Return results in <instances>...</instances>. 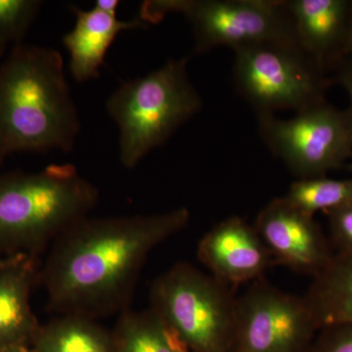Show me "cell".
Wrapping results in <instances>:
<instances>
[{
    "label": "cell",
    "mask_w": 352,
    "mask_h": 352,
    "mask_svg": "<svg viewBox=\"0 0 352 352\" xmlns=\"http://www.w3.org/2000/svg\"><path fill=\"white\" fill-rule=\"evenodd\" d=\"M98 200V189L74 164L0 173V256L38 258Z\"/></svg>",
    "instance_id": "cell-3"
},
{
    "label": "cell",
    "mask_w": 352,
    "mask_h": 352,
    "mask_svg": "<svg viewBox=\"0 0 352 352\" xmlns=\"http://www.w3.org/2000/svg\"><path fill=\"white\" fill-rule=\"evenodd\" d=\"M322 69L298 44L259 43L235 50L236 85L258 115L298 113L324 102Z\"/></svg>",
    "instance_id": "cell-7"
},
{
    "label": "cell",
    "mask_w": 352,
    "mask_h": 352,
    "mask_svg": "<svg viewBox=\"0 0 352 352\" xmlns=\"http://www.w3.org/2000/svg\"><path fill=\"white\" fill-rule=\"evenodd\" d=\"M305 296L319 331L352 323V256L335 252Z\"/></svg>",
    "instance_id": "cell-15"
},
{
    "label": "cell",
    "mask_w": 352,
    "mask_h": 352,
    "mask_svg": "<svg viewBox=\"0 0 352 352\" xmlns=\"http://www.w3.org/2000/svg\"><path fill=\"white\" fill-rule=\"evenodd\" d=\"M150 310L175 329L193 352H233L237 296L228 285L188 263L155 279Z\"/></svg>",
    "instance_id": "cell-5"
},
{
    "label": "cell",
    "mask_w": 352,
    "mask_h": 352,
    "mask_svg": "<svg viewBox=\"0 0 352 352\" xmlns=\"http://www.w3.org/2000/svg\"><path fill=\"white\" fill-rule=\"evenodd\" d=\"M112 333L113 352H173L150 309L136 312L129 308L120 314Z\"/></svg>",
    "instance_id": "cell-18"
},
{
    "label": "cell",
    "mask_w": 352,
    "mask_h": 352,
    "mask_svg": "<svg viewBox=\"0 0 352 352\" xmlns=\"http://www.w3.org/2000/svg\"><path fill=\"white\" fill-rule=\"evenodd\" d=\"M318 332L305 296L264 278L237 298L233 352H307Z\"/></svg>",
    "instance_id": "cell-9"
},
{
    "label": "cell",
    "mask_w": 352,
    "mask_h": 352,
    "mask_svg": "<svg viewBox=\"0 0 352 352\" xmlns=\"http://www.w3.org/2000/svg\"><path fill=\"white\" fill-rule=\"evenodd\" d=\"M171 12L182 14L191 23L196 53L217 46L236 50L259 43L298 44L285 1L149 0L141 4L139 19L156 24Z\"/></svg>",
    "instance_id": "cell-6"
},
{
    "label": "cell",
    "mask_w": 352,
    "mask_h": 352,
    "mask_svg": "<svg viewBox=\"0 0 352 352\" xmlns=\"http://www.w3.org/2000/svg\"><path fill=\"white\" fill-rule=\"evenodd\" d=\"M41 0H0V57L22 39L38 17Z\"/></svg>",
    "instance_id": "cell-19"
},
{
    "label": "cell",
    "mask_w": 352,
    "mask_h": 352,
    "mask_svg": "<svg viewBox=\"0 0 352 352\" xmlns=\"http://www.w3.org/2000/svg\"><path fill=\"white\" fill-rule=\"evenodd\" d=\"M351 3L346 0L285 1L298 45L322 69L331 58L344 52Z\"/></svg>",
    "instance_id": "cell-13"
},
{
    "label": "cell",
    "mask_w": 352,
    "mask_h": 352,
    "mask_svg": "<svg viewBox=\"0 0 352 352\" xmlns=\"http://www.w3.org/2000/svg\"><path fill=\"white\" fill-rule=\"evenodd\" d=\"M307 352H352V323L321 329Z\"/></svg>",
    "instance_id": "cell-21"
},
{
    "label": "cell",
    "mask_w": 352,
    "mask_h": 352,
    "mask_svg": "<svg viewBox=\"0 0 352 352\" xmlns=\"http://www.w3.org/2000/svg\"><path fill=\"white\" fill-rule=\"evenodd\" d=\"M76 24L62 38L69 55V71L76 82H85L100 76L106 55L118 34L129 30L143 29L147 24L138 18L120 21L117 15L97 8L82 10L72 6Z\"/></svg>",
    "instance_id": "cell-12"
},
{
    "label": "cell",
    "mask_w": 352,
    "mask_h": 352,
    "mask_svg": "<svg viewBox=\"0 0 352 352\" xmlns=\"http://www.w3.org/2000/svg\"><path fill=\"white\" fill-rule=\"evenodd\" d=\"M80 131L59 51L21 43L0 66V164L16 153H69Z\"/></svg>",
    "instance_id": "cell-2"
},
{
    "label": "cell",
    "mask_w": 352,
    "mask_h": 352,
    "mask_svg": "<svg viewBox=\"0 0 352 352\" xmlns=\"http://www.w3.org/2000/svg\"><path fill=\"white\" fill-rule=\"evenodd\" d=\"M254 228L274 264L315 277L332 261L330 240L314 217L305 214L285 199L275 198L261 210Z\"/></svg>",
    "instance_id": "cell-10"
},
{
    "label": "cell",
    "mask_w": 352,
    "mask_h": 352,
    "mask_svg": "<svg viewBox=\"0 0 352 352\" xmlns=\"http://www.w3.org/2000/svg\"><path fill=\"white\" fill-rule=\"evenodd\" d=\"M285 199L305 214L327 212L352 201V179H330L326 176L298 179Z\"/></svg>",
    "instance_id": "cell-17"
},
{
    "label": "cell",
    "mask_w": 352,
    "mask_h": 352,
    "mask_svg": "<svg viewBox=\"0 0 352 352\" xmlns=\"http://www.w3.org/2000/svg\"><path fill=\"white\" fill-rule=\"evenodd\" d=\"M0 352H34V349L30 344H19V346H13L6 347V349H1Z\"/></svg>",
    "instance_id": "cell-26"
},
{
    "label": "cell",
    "mask_w": 352,
    "mask_h": 352,
    "mask_svg": "<svg viewBox=\"0 0 352 352\" xmlns=\"http://www.w3.org/2000/svg\"><path fill=\"white\" fill-rule=\"evenodd\" d=\"M197 254L210 275L230 287L264 278L274 264L254 226L238 217L208 230L199 242Z\"/></svg>",
    "instance_id": "cell-11"
},
{
    "label": "cell",
    "mask_w": 352,
    "mask_h": 352,
    "mask_svg": "<svg viewBox=\"0 0 352 352\" xmlns=\"http://www.w3.org/2000/svg\"><path fill=\"white\" fill-rule=\"evenodd\" d=\"M344 52L351 54L352 60V3L351 16H349V27H347L346 41H344Z\"/></svg>",
    "instance_id": "cell-24"
},
{
    "label": "cell",
    "mask_w": 352,
    "mask_h": 352,
    "mask_svg": "<svg viewBox=\"0 0 352 352\" xmlns=\"http://www.w3.org/2000/svg\"><path fill=\"white\" fill-rule=\"evenodd\" d=\"M259 131L271 151L298 179L320 177L352 157V115L322 103L289 119L258 115Z\"/></svg>",
    "instance_id": "cell-8"
},
{
    "label": "cell",
    "mask_w": 352,
    "mask_h": 352,
    "mask_svg": "<svg viewBox=\"0 0 352 352\" xmlns=\"http://www.w3.org/2000/svg\"><path fill=\"white\" fill-rule=\"evenodd\" d=\"M339 82L346 90L351 99V106L349 109L352 115V60L344 62L339 72Z\"/></svg>",
    "instance_id": "cell-22"
},
{
    "label": "cell",
    "mask_w": 352,
    "mask_h": 352,
    "mask_svg": "<svg viewBox=\"0 0 352 352\" xmlns=\"http://www.w3.org/2000/svg\"><path fill=\"white\" fill-rule=\"evenodd\" d=\"M38 258L23 256L0 272V351L30 344L39 325L31 294L38 281Z\"/></svg>",
    "instance_id": "cell-14"
},
{
    "label": "cell",
    "mask_w": 352,
    "mask_h": 352,
    "mask_svg": "<svg viewBox=\"0 0 352 352\" xmlns=\"http://www.w3.org/2000/svg\"><path fill=\"white\" fill-rule=\"evenodd\" d=\"M187 61L168 60L152 73L122 82L109 97L106 109L119 126L124 168H136L201 110L203 101L190 82Z\"/></svg>",
    "instance_id": "cell-4"
},
{
    "label": "cell",
    "mask_w": 352,
    "mask_h": 352,
    "mask_svg": "<svg viewBox=\"0 0 352 352\" xmlns=\"http://www.w3.org/2000/svg\"><path fill=\"white\" fill-rule=\"evenodd\" d=\"M325 214L329 220L330 242L333 251L352 256V201Z\"/></svg>",
    "instance_id": "cell-20"
},
{
    "label": "cell",
    "mask_w": 352,
    "mask_h": 352,
    "mask_svg": "<svg viewBox=\"0 0 352 352\" xmlns=\"http://www.w3.org/2000/svg\"><path fill=\"white\" fill-rule=\"evenodd\" d=\"M120 6L119 0H97L95 2V8L103 11V12L118 16V8Z\"/></svg>",
    "instance_id": "cell-23"
},
{
    "label": "cell",
    "mask_w": 352,
    "mask_h": 352,
    "mask_svg": "<svg viewBox=\"0 0 352 352\" xmlns=\"http://www.w3.org/2000/svg\"><path fill=\"white\" fill-rule=\"evenodd\" d=\"M31 346L34 352H113V333L94 319L62 314L39 325Z\"/></svg>",
    "instance_id": "cell-16"
},
{
    "label": "cell",
    "mask_w": 352,
    "mask_h": 352,
    "mask_svg": "<svg viewBox=\"0 0 352 352\" xmlns=\"http://www.w3.org/2000/svg\"><path fill=\"white\" fill-rule=\"evenodd\" d=\"M23 256H27V254H18V256H0V272L6 270L8 266H10L11 264L17 261L18 259L22 258Z\"/></svg>",
    "instance_id": "cell-25"
},
{
    "label": "cell",
    "mask_w": 352,
    "mask_h": 352,
    "mask_svg": "<svg viewBox=\"0 0 352 352\" xmlns=\"http://www.w3.org/2000/svg\"><path fill=\"white\" fill-rule=\"evenodd\" d=\"M189 220L188 208H178L76 222L52 243L39 267L48 309L94 320L126 311L150 252Z\"/></svg>",
    "instance_id": "cell-1"
},
{
    "label": "cell",
    "mask_w": 352,
    "mask_h": 352,
    "mask_svg": "<svg viewBox=\"0 0 352 352\" xmlns=\"http://www.w3.org/2000/svg\"><path fill=\"white\" fill-rule=\"evenodd\" d=\"M349 168H351V170H352V164L349 166Z\"/></svg>",
    "instance_id": "cell-27"
}]
</instances>
